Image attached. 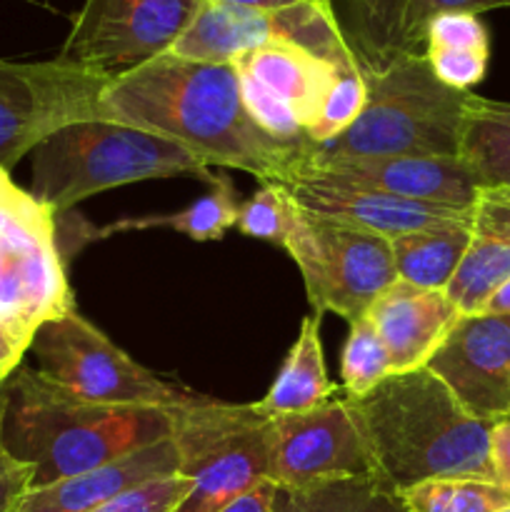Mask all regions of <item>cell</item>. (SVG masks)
Instances as JSON below:
<instances>
[{
	"mask_svg": "<svg viewBox=\"0 0 510 512\" xmlns=\"http://www.w3.org/2000/svg\"><path fill=\"white\" fill-rule=\"evenodd\" d=\"M95 115L188 145L210 165L245 170L260 183L290 185L315 148L283 143L255 125L235 65L170 53L113 75Z\"/></svg>",
	"mask_w": 510,
	"mask_h": 512,
	"instance_id": "6da1fadb",
	"label": "cell"
},
{
	"mask_svg": "<svg viewBox=\"0 0 510 512\" xmlns=\"http://www.w3.org/2000/svg\"><path fill=\"white\" fill-rule=\"evenodd\" d=\"M173 410L75 398L40 370L20 365L3 385L0 443L33 468L30 488H43L170 440Z\"/></svg>",
	"mask_w": 510,
	"mask_h": 512,
	"instance_id": "7a4b0ae2",
	"label": "cell"
},
{
	"mask_svg": "<svg viewBox=\"0 0 510 512\" xmlns=\"http://www.w3.org/2000/svg\"><path fill=\"white\" fill-rule=\"evenodd\" d=\"M345 403L363 433L375 475L398 495L425 480H495L493 425L470 415L433 370L390 375L368 395Z\"/></svg>",
	"mask_w": 510,
	"mask_h": 512,
	"instance_id": "3957f363",
	"label": "cell"
},
{
	"mask_svg": "<svg viewBox=\"0 0 510 512\" xmlns=\"http://www.w3.org/2000/svg\"><path fill=\"white\" fill-rule=\"evenodd\" d=\"M365 105L335 140L315 145L308 160L458 158V135L470 93L435 78L423 53H398L363 70Z\"/></svg>",
	"mask_w": 510,
	"mask_h": 512,
	"instance_id": "277c9868",
	"label": "cell"
},
{
	"mask_svg": "<svg viewBox=\"0 0 510 512\" xmlns=\"http://www.w3.org/2000/svg\"><path fill=\"white\" fill-rule=\"evenodd\" d=\"M30 155V195L55 215L120 185L185 173L203 180L210 175V160L188 145L105 118L73 120L35 145Z\"/></svg>",
	"mask_w": 510,
	"mask_h": 512,
	"instance_id": "5b68a950",
	"label": "cell"
},
{
	"mask_svg": "<svg viewBox=\"0 0 510 512\" xmlns=\"http://www.w3.org/2000/svg\"><path fill=\"white\" fill-rule=\"evenodd\" d=\"M270 425L273 418L255 403L203 398L175 408L170 440L178 475L193 480L175 512H220L270 480Z\"/></svg>",
	"mask_w": 510,
	"mask_h": 512,
	"instance_id": "8992f818",
	"label": "cell"
},
{
	"mask_svg": "<svg viewBox=\"0 0 510 512\" xmlns=\"http://www.w3.org/2000/svg\"><path fill=\"white\" fill-rule=\"evenodd\" d=\"M283 250L303 275L315 315L335 313L355 323L398 280L388 238L298 205Z\"/></svg>",
	"mask_w": 510,
	"mask_h": 512,
	"instance_id": "52a82bcc",
	"label": "cell"
},
{
	"mask_svg": "<svg viewBox=\"0 0 510 512\" xmlns=\"http://www.w3.org/2000/svg\"><path fill=\"white\" fill-rule=\"evenodd\" d=\"M30 350L45 378L75 398L93 403L183 408L205 398L135 363L78 310L45 323L35 333Z\"/></svg>",
	"mask_w": 510,
	"mask_h": 512,
	"instance_id": "ba28073f",
	"label": "cell"
},
{
	"mask_svg": "<svg viewBox=\"0 0 510 512\" xmlns=\"http://www.w3.org/2000/svg\"><path fill=\"white\" fill-rule=\"evenodd\" d=\"M55 218L28 190L0 208V323L28 345L45 323L78 310Z\"/></svg>",
	"mask_w": 510,
	"mask_h": 512,
	"instance_id": "9c48e42d",
	"label": "cell"
},
{
	"mask_svg": "<svg viewBox=\"0 0 510 512\" xmlns=\"http://www.w3.org/2000/svg\"><path fill=\"white\" fill-rule=\"evenodd\" d=\"M108 80L58 58L45 63L0 58V168L18 165L63 125L98 118V95Z\"/></svg>",
	"mask_w": 510,
	"mask_h": 512,
	"instance_id": "30bf717a",
	"label": "cell"
},
{
	"mask_svg": "<svg viewBox=\"0 0 510 512\" xmlns=\"http://www.w3.org/2000/svg\"><path fill=\"white\" fill-rule=\"evenodd\" d=\"M200 0H85L58 60L108 78L168 53Z\"/></svg>",
	"mask_w": 510,
	"mask_h": 512,
	"instance_id": "8fae6325",
	"label": "cell"
},
{
	"mask_svg": "<svg viewBox=\"0 0 510 512\" xmlns=\"http://www.w3.org/2000/svg\"><path fill=\"white\" fill-rule=\"evenodd\" d=\"M363 475H375L373 458L345 398L328 400L308 413L273 418L270 483L278 490Z\"/></svg>",
	"mask_w": 510,
	"mask_h": 512,
	"instance_id": "7c38bea8",
	"label": "cell"
},
{
	"mask_svg": "<svg viewBox=\"0 0 510 512\" xmlns=\"http://www.w3.org/2000/svg\"><path fill=\"white\" fill-rule=\"evenodd\" d=\"M425 368L483 423L510 418V318L463 315Z\"/></svg>",
	"mask_w": 510,
	"mask_h": 512,
	"instance_id": "4fadbf2b",
	"label": "cell"
},
{
	"mask_svg": "<svg viewBox=\"0 0 510 512\" xmlns=\"http://www.w3.org/2000/svg\"><path fill=\"white\" fill-rule=\"evenodd\" d=\"M300 173L323 175L340 183L458 210H473L475 195H478V185L473 183L458 158L308 160Z\"/></svg>",
	"mask_w": 510,
	"mask_h": 512,
	"instance_id": "5bb4252c",
	"label": "cell"
},
{
	"mask_svg": "<svg viewBox=\"0 0 510 512\" xmlns=\"http://www.w3.org/2000/svg\"><path fill=\"white\" fill-rule=\"evenodd\" d=\"M288 190L298 208L338 220V223L370 230V233H378L388 240L413 233V230L430 228V225L443 223V220L468 218L470 215V210L398 198V195L340 183V180L313 173H300L288 185Z\"/></svg>",
	"mask_w": 510,
	"mask_h": 512,
	"instance_id": "9a60e30c",
	"label": "cell"
},
{
	"mask_svg": "<svg viewBox=\"0 0 510 512\" xmlns=\"http://www.w3.org/2000/svg\"><path fill=\"white\" fill-rule=\"evenodd\" d=\"M368 318L388 348L390 373L398 375L425 368L463 315L445 290L395 280L370 305Z\"/></svg>",
	"mask_w": 510,
	"mask_h": 512,
	"instance_id": "2e32d148",
	"label": "cell"
},
{
	"mask_svg": "<svg viewBox=\"0 0 510 512\" xmlns=\"http://www.w3.org/2000/svg\"><path fill=\"white\" fill-rule=\"evenodd\" d=\"M168 475H178V453L173 440L125 455L103 468L70 475L43 488H30L15 512H90L138 485Z\"/></svg>",
	"mask_w": 510,
	"mask_h": 512,
	"instance_id": "e0dca14e",
	"label": "cell"
},
{
	"mask_svg": "<svg viewBox=\"0 0 510 512\" xmlns=\"http://www.w3.org/2000/svg\"><path fill=\"white\" fill-rule=\"evenodd\" d=\"M510 278V190H478L470 210V243L445 295L460 315H480Z\"/></svg>",
	"mask_w": 510,
	"mask_h": 512,
	"instance_id": "ac0fdd59",
	"label": "cell"
},
{
	"mask_svg": "<svg viewBox=\"0 0 510 512\" xmlns=\"http://www.w3.org/2000/svg\"><path fill=\"white\" fill-rule=\"evenodd\" d=\"M233 65L278 95L305 130L315 123L340 75L330 63L280 38L250 50Z\"/></svg>",
	"mask_w": 510,
	"mask_h": 512,
	"instance_id": "d6986e66",
	"label": "cell"
},
{
	"mask_svg": "<svg viewBox=\"0 0 510 512\" xmlns=\"http://www.w3.org/2000/svg\"><path fill=\"white\" fill-rule=\"evenodd\" d=\"M273 38L275 10L200 0L193 20L168 53L198 63L233 65L245 53Z\"/></svg>",
	"mask_w": 510,
	"mask_h": 512,
	"instance_id": "ffe728a7",
	"label": "cell"
},
{
	"mask_svg": "<svg viewBox=\"0 0 510 512\" xmlns=\"http://www.w3.org/2000/svg\"><path fill=\"white\" fill-rule=\"evenodd\" d=\"M335 393L338 388L330 383L320 345V315L313 313L300 323L298 338L285 355L273 385L255 405L270 418H278L320 408L333 400Z\"/></svg>",
	"mask_w": 510,
	"mask_h": 512,
	"instance_id": "44dd1931",
	"label": "cell"
},
{
	"mask_svg": "<svg viewBox=\"0 0 510 512\" xmlns=\"http://www.w3.org/2000/svg\"><path fill=\"white\" fill-rule=\"evenodd\" d=\"M458 160L478 190H510V103L468 95Z\"/></svg>",
	"mask_w": 510,
	"mask_h": 512,
	"instance_id": "7402d4cb",
	"label": "cell"
},
{
	"mask_svg": "<svg viewBox=\"0 0 510 512\" xmlns=\"http://www.w3.org/2000/svg\"><path fill=\"white\" fill-rule=\"evenodd\" d=\"M470 243V215L435 223L390 240L398 280L430 290H445Z\"/></svg>",
	"mask_w": 510,
	"mask_h": 512,
	"instance_id": "603a6c76",
	"label": "cell"
},
{
	"mask_svg": "<svg viewBox=\"0 0 510 512\" xmlns=\"http://www.w3.org/2000/svg\"><path fill=\"white\" fill-rule=\"evenodd\" d=\"M208 193L195 198L188 208L170 215H148V218H123L118 223H110L105 228L93 230L88 240L108 238L113 233H125V230H148V228H170L188 235L190 240L208 243V240H220L230 228L238 225V190L230 183L228 175L210 173Z\"/></svg>",
	"mask_w": 510,
	"mask_h": 512,
	"instance_id": "cb8c5ba5",
	"label": "cell"
},
{
	"mask_svg": "<svg viewBox=\"0 0 510 512\" xmlns=\"http://www.w3.org/2000/svg\"><path fill=\"white\" fill-rule=\"evenodd\" d=\"M275 512H408L378 475L330 480L300 490H278Z\"/></svg>",
	"mask_w": 510,
	"mask_h": 512,
	"instance_id": "d4e9b609",
	"label": "cell"
},
{
	"mask_svg": "<svg viewBox=\"0 0 510 512\" xmlns=\"http://www.w3.org/2000/svg\"><path fill=\"white\" fill-rule=\"evenodd\" d=\"M408 512H503L510 510V493L495 480L440 478L400 493Z\"/></svg>",
	"mask_w": 510,
	"mask_h": 512,
	"instance_id": "484cf974",
	"label": "cell"
},
{
	"mask_svg": "<svg viewBox=\"0 0 510 512\" xmlns=\"http://www.w3.org/2000/svg\"><path fill=\"white\" fill-rule=\"evenodd\" d=\"M405 0H360L350 5L348 40L363 70L378 68L400 53Z\"/></svg>",
	"mask_w": 510,
	"mask_h": 512,
	"instance_id": "4316f807",
	"label": "cell"
},
{
	"mask_svg": "<svg viewBox=\"0 0 510 512\" xmlns=\"http://www.w3.org/2000/svg\"><path fill=\"white\" fill-rule=\"evenodd\" d=\"M340 375H343L345 400L363 398L393 375L388 348L368 315L350 323L343 358H340Z\"/></svg>",
	"mask_w": 510,
	"mask_h": 512,
	"instance_id": "83f0119b",
	"label": "cell"
},
{
	"mask_svg": "<svg viewBox=\"0 0 510 512\" xmlns=\"http://www.w3.org/2000/svg\"><path fill=\"white\" fill-rule=\"evenodd\" d=\"M295 200L288 185L263 183L243 205L238 213V230L248 238L265 240L285 248L290 223H293Z\"/></svg>",
	"mask_w": 510,
	"mask_h": 512,
	"instance_id": "f1b7e54d",
	"label": "cell"
},
{
	"mask_svg": "<svg viewBox=\"0 0 510 512\" xmlns=\"http://www.w3.org/2000/svg\"><path fill=\"white\" fill-rule=\"evenodd\" d=\"M365 105V75L363 70H350L340 73L335 80L333 90L325 98L315 123L305 130L308 140L313 145H323L343 135L355 118L360 115Z\"/></svg>",
	"mask_w": 510,
	"mask_h": 512,
	"instance_id": "f546056e",
	"label": "cell"
},
{
	"mask_svg": "<svg viewBox=\"0 0 510 512\" xmlns=\"http://www.w3.org/2000/svg\"><path fill=\"white\" fill-rule=\"evenodd\" d=\"M238 75H240V90H243V103L245 108H248L250 118L255 120V125H258L260 130H265V133L273 135V138L283 140V143L313 145L308 140V135H305V128L293 115V110H290L278 95H273L265 85H260L258 80L240 73V70Z\"/></svg>",
	"mask_w": 510,
	"mask_h": 512,
	"instance_id": "4dcf8cb0",
	"label": "cell"
},
{
	"mask_svg": "<svg viewBox=\"0 0 510 512\" xmlns=\"http://www.w3.org/2000/svg\"><path fill=\"white\" fill-rule=\"evenodd\" d=\"M510 8V0H405L400 23V53H423L425 25L443 13L480 15L485 10Z\"/></svg>",
	"mask_w": 510,
	"mask_h": 512,
	"instance_id": "1f68e13d",
	"label": "cell"
},
{
	"mask_svg": "<svg viewBox=\"0 0 510 512\" xmlns=\"http://www.w3.org/2000/svg\"><path fill=\"white\" fill-rule=\"evenodd\" d=\"M190 490H193V480L183 475H168V478L138 485L90 512H175L188 498Z\"/></svg>",
	"mask_w": 510,
	"mask_h": 512,
	"instance_id": "d6a6232c",
	"label": "cell"
},
{
	"mask_svg": "<svg viewBox=\"0 0 510 512\" xmlns=\"http://www.w3.org/2000/svg\"><path fill=\"white\" fill-rule=\"evenodd\" d=\"M425 48L478 50V53H490V35L478 15L443 13L435 15V18L425 25L423 50Z\"/></svg>",
	"mask_w": 510,
	"mask_h": 512,
	"instance_id": "836d02e7",
	"label": "cell"
},
{
	"mask_svg": "<svg viewBox=\"0 0 510 512\" xmlns=\"http://www.w3.org/2000/svg\"><path fill=\"white\" fill-rule=\"evenodd\" d=\"M425 60H428L430 70L440 83L448 88L465 90L470 93L473 85L488 73V58L490 53H478V50H448V48H425Z\"/></svg>",
	"mask_w": 510,
	"mask_h": 512,
	"instance_id": "e575fe53",
	"label": "cell"
},
{
	"mask_svg": "<svg viewBox=\"0 0 510 512\" xmlns=\"http://www.w3.org/2000/svg\"><path fill=\"white\" fill-rule=\"evenodd\" d=\"M33 468L0 453V512H15L23 495L30 490Z\"/></svg>",
	"mask_w": 510,
	"mask_h": 512,
	"instance_id": "d590c367",
	"label": "cell"
},
{
	"mask_svg": "<svg viewBox=\"0 0 510 512\" xmlns=\"http://www.w3.org/2000/svg\"><path fill=\"white\" fill-rule=\"evenodd\" d=\"M490 460H493L495 483L510 493V420L495 423L490 430Z\"/></svg>",
	"mask_w": 510,
	"mask_h": 512,
	"instance_id": "8d00e7d4",
	"label": "cell"
},
{
	"mask_svg": "<svg viewBox=\"0 0 510 512\" xmlns=\"http://www.w3.org/2000/svg\"><path fill=\"white\" fill-rule=\"evenodd\" d=\"M30 350V345L25 340H20L18 335L10 333L3 323H0V390L15 375V370L23 365L25 353Z\"/></svg>",
	"mask_w": 510,
	"mask_h": 512,
	"instance_id": "74e56055",
	"label": "cell"
},
{
	"mask_svg": "<svg viewBox=\"0 0 510 512\" xmlns=\"http://www.w3.org/2000/svg\"><path fill=\"white\" fill-rule=\"evenodd\" d=\"M275 498H278V488L270 480H265L220 512H275Z\"/></svg>",
	"mask_w": 510,
	"mask_h": 512,
	"instance_id": "f35d334b",
	"label": "cell"
},
{
	"mask_svg": "<svg viewBox=\"0 0 510 512\" xmlns=\"http://www.w3.org/2000/svg\"><path fill=\"white\" fill-rule=\"evenodd\" d=\"M483 315H498V318H510V278L493 293V298L485 303Z\"/></svg>",
	"mask_w": 510,
	"mask_h": 512,
	"instance_id": "ab89813d",
	"label": "cell"
},
{
	"mask_svg": "<svg viewBox=\"0 0 510 512\" xmlns=\"http://www.w3.org/2000/svg\"><path fill=\"white\" fill-rule=\"evenodd\" d=\"M20 193H23V188H18V185L10 180V170L0 168V208L8 203H13Z\"/></svg>",
	"mask_w": 510,
	"mask_h": 512,
	"instance_id": "60d3db41",
	"label": "cell"
},
{
	"mask_svg": "<svg viewBox=\"0 0 510 512\" xmlns=\"http://www.w3.org/2000/svg\"><path fill=\"white\" fill-rule=\"evenodd\" d=\"M220 3L245 5V8H260V10H280V8H288V5L298 3V0H220Z\"/></svg>",
	"mask_w": 510,
	"mask_h": 512,
	"instance_id": "b9f144b4",
	"label": "cell"
},
{
	"mask_svg": "<svg viewBox=\"0 0 510 512\" xmlns=\"http://www.w3.org/2000/svg\"><path fill=\"white\" fill-rule=\"evenodd\" d=\"M0 423H3V390H0ZM0 453H5L3 443H0Z\"/></svg>",
	"mask_w": 510,
	"mask_h": 512,
	"instance_id": "7bdbcfd3",
	"label": "cell"
},
{
	"mask_svg": "<svg viewBox=\"0 0 510 512\" xmlns=\"http://www.w3.org/2000/svg\"><path fill=\"white\" fill-rule=\"evenodd\" d=\"M313 3H328V5H333V0H313Z\"/></svg>",
	"mask_w": 510,
	"mask_h": 512,
	"instance_id": "ee69618b",
	"label": "cell"
},
{
	"mask_svg": "<svg viewBox=\"0 0 510 512\" xmlns=\"http://www.w3.org/2000/svg\"><path fill=\"white\" fill-rule=\"evenodd\" d=\"M503 512H510V510H503Z\"/></svg>",
	"mask_w": 510,
	"mask_h": 512,
	"instance_id": "f6af8a7d",
	"label": "cell"
},
{
	"mask_svg": "<svg viewBox=\"0 0 510 512\" xmlns=\"http://www.w3.org/2000/svg\"><path fill=\"white\" fill-rule=\"evenodd\" d=\"M508 420H510V418H508Z\"/></svg>",
	"mask_w": 510,
	"mask_h": 512,
	"instance_id": "bcb514c9",
	"label": "cell"
}]
</instances>
